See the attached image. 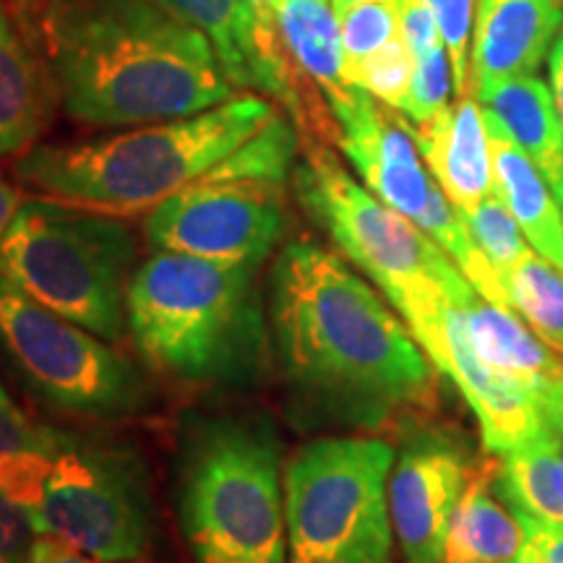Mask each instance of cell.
Wrapping results in <instances>:
<instances>
[{
  "mask_svg": "<svg viewBox=\"0 0 563 563\" xmlns=\"http://www.w3.org/2000/svg\"><path fill=\"white\" fill-rule=\"evenodd\" d=\"M40 439V426L21 412L11 394L0 384V456L32 446Z\"/></svg>",
  "mask_w": 563,
  "mask_h": 563,
  "instance_id": "obj_33",
  "label": "cell"
},
{
  "mask_svg": "<svg viewBox=\"0 0 563 563\" xmlns=\"http://www.w3.org/2000/svg\"><path fill=\"white\" fill-rule=\"evenodd\" d=\"M26 563H139V561H100L95 555L79 551V548L63 543L58 538L37 534L26 555Z\"/></svg>",
  "mask_w": 563,
  "mask_h": 563,
  "instance_id": "obj_35",
  "label": "cell"
},
{
  "mask_svg": "<svg viewBox=\"0 0 563 563\" xmlns=\"http://www.w3.org/2000/svg\"><path fill=\"white\" fill-rule=\"evenodd\" d=\"M154 251L264 266L285 232V186L209 170L150 211Z\"/></svg>",
  "mask_w": 563,
  "mask_h": 563,
  "instance_id": "obj_12",
  "label": "cell"
},
{
  "mask_svg": "<svg viewBox=\"0 0 563 563\" xmlns=\"http://www.w3.org/2000/svg\"><path fill=\"white\" fill-rule=\"evenodd\" d=\"M563 0H477L473 89L534 74L561 34Z\"/></svg>",
  "mask_w": 563,
  "mask_h": 563,
  "instance_id": "obj_15",
  "label": "cell"
},
{
  "mask_svg": "<svg viewBox=\"0 0 563 563\" xmlns=\"http://www.w3.org/2000/svg\"><path fill=\"white\" fill-rule=\"evenodd\" d=\"M0 496L34 534L100 561H139L152 548L150 473L129 441L40 426L32 446L0 456Z\"/></svg>",
  "mask_w": 563,
  "mask_h": 563,
  "instance_id": "obj_5",
  "label": "cell"
},
{
  "mask_svg": "<svg viewBox=\"0 0 563 563\" xmlns=\"http://www.w3.org/2000/svg\"><path fill=\"white\" fill-rule=\"evenodd\" d=\"M361 3H368V0H332V9L334 13H342L352 9V5H361Z\"/></svg>",
  "mask_w": 563,
  "mask_h": 563,
  "instance_id": "obj_40",
  "label": "cell"
},
{
  "mask_svg": "<svg viewBox=\"0 0 563 563\" xmlns=\"http://www.w3.org/2000/svg\"><path fill=\"white\" fill-rule=\"evenodd\" d=\"M42 32L55 91L81 123L173 121L235 97L207 34L159 0H45Z\"/></svg>",
  "mask_w": 563,
  "mask_h": 563,
  "instance_id": "obj_2",
  "label": "cell"
},
{
  "mask_svg": "<svg viewBox=\"0 0 563 563\" xmlns=\"http://www.w3.org/2000/svg\"><path fill=\"white\" fill-rule=\"evenodd\" d=\"M274 19L290 60L323 100L329 102L350 89L340 19L329 0H279Z\"/></svg>",
  "mask_w": 563,
  "mask_h": 563,
  "instance_id": "obj_23",
  "label": "cell"
},
{
  "mask_svg": "<svg viewBox=\"0 0 563 563\" xmlns=\"http://www.w3.org/2000/svg\"><path fill=\"white\" fill-rule=\"evenodd\" d=\"M399 3V37L405 40L412 58H420L441 45L439 24L428 0H397Z\"/></svg>",
  "mask_w": 563,
  "mask_h": 563,
  "instance_id": "obj_31",
  "label": "cell"
},
{
  "mask_svg": "<svg viewBox=\"0 0 563 563\" xmlns=\"http://www.w3.org/2000/svg\"><path fill=\"white\" fill-rule=\"evenodd\" d=\"M493 159V188L522 228L534 253L563 272V214L538 165L514 144L504 125L483 110Z\"/></svg>",
  "mask_w": 563,
  "mask_h": 563,
  "instance_id": "obj_17",
  "label": "cell"
},
{
  "mask_svg": "<svg viewBox=\"0 0 563 563\" xmlns=\"http://www.w3.org/2000/svg\"><path fill=\"white\" fill-rule=\"evenodd\" d=\"M412 70V53L407 51L405 40L397 34L391 42H386L382 51H376L361 66L352 68L347 74V84L365 89L371 97H376L378 102L389 104L394 110H402L407 91H410Z\"/></svg>",
  "mask_w": 563,
  "mask_h": 563,
  "instance_id": "obj_28",
  "label": "cell"
},
{
  "mask_svg": "<svg viewBox=\"0 0 563 563\" xmlns=\"http://www.w3.org/2000/svg\"><path fill=\"white\" fill-rule=\"evenodd\" d=\"M454 89V74H452V60H449L446 47L435 45L433 51H428L420 58H415V70L410 91H407V100L402 104V115L412 125H422L433 121L439 112L449 108V97Z\"/></svg>",
  "mask_w": 563,
  "mask_h": 563,
  "instance_id": "obj_29",
  "label": "cell"
},
{
  "mask_svg": "<svg viewBox=\"0 0 563 563\" xmlns=\"http://www.w3.org/2000/svg\"><path fill=\"white\" fill-rule=\"evenodd\" d=\"M456 306H460L464 336L475 355L488 368L527 384L540 397V389L563 365L551 344L532 334L517 311L485 300L473 285L460 295Z\"/></svg>",
  "mask_w": 563,
  "mask_h": 563,
  "instance_id": "obj_18",
  "label": "cell"
},
{
  "mask_svg": "<svg viewBox=\"0 0 563 563\" xmlns=\"http://www.w3.org/2000/svg\"><path fill=\"white\" fill-rule=\"evenodd\" d=\"M412 133L428 170L456 211H473L496 191L483 104L473 89L433 121L412 125Z\"/></svg>",
  "mask_w": 563,
  "mask_h": 563,
  "instance_id": "obj_16",
  "label": "cell"
},
{
  "mask_svg": "<svg viewBox=\"0 0 563 563\" xmlns=\"http://www.w3.org/2000/svg\"><path fill=\"white\" fill-rule=\"evenodd\" d=\"M292 180L302 209L327 230L342 256L373 279L418 344L431 340L449 300L470 282L452 256L352 178L327 146H308Z\"/></svg>",
  "mask_w": 563,
  "mask_h": 563,
  "instance_id": "obj_7",
  "label": "cell"
},
{
  "mask_svg": "<svg viewBox=\"0 0 563 563\" xmlns=\"http://www.w3.org/2000/svg\"><path fill=\"white\" fill-rule=\"evenodd\" d=\"M21 203H24V201H21L16 188H13L11 183H5L3 175H0V241H3L5 230L11 228L13 217H16Z\"/></svg>",
  "mask_w": 563,
  "mask_h": 563,
  "instance_id": "obj_38",
  "label": "cell"
},
{
  "mask_svg": "<svg viewBox=\"0 0 563 563\" xmlns=\"http://www.w3.org/2000/svg\"><path fill=\"white\" fill-rule=\"evenodd\" d=\"M551 191L555 196V201H559V209H561V214H563V173H561V178L551 186Z\"/></svg>",
  "mask_w": 563,
  "mask_h": 563,
  "instance_id": "obj_41",
  "label": "cell"
},
{
  "mask_svg": "<svg viewBox=\"0 0 563 563\" xmlns=\"http://www.w3.org/2000/svg\"><path fill=\"white\" fill-rule=\"evenodd\" d=\"M525 545L522 519L498 498L488 477L473 475L449 522L441 563H514Z\"/></svg>",
  "mask_w": 563,
  "mask_h": 563,
  "instance_id": "obj_22",
  "label": "cell"
},
{
  "mask_svg": "<svg viewBox=\"0 0 563 563\" xmlns=\"http://www.w3.org/2000/svg\"><path fill=\"white\" fill-rule=\"evenodd\" d=\"M538 402L548 426H551L553 431L563 439V365L553 373L551 382L540 389Z\"/></svg>",
  "mask_w": 563,
  "mask_h": 563,
  "instance_id": "obj_36",
  "label": "cell"
},
{
  "mask_svg": "<svg viewBox=\"0 0 563 563\" xmlns=\"http://www.w3.org/2000/svg\"><path fill=\"white\" fill-rule=\"evenodd\" d=\"M490 477L498 498L519 519L563 527V439L551 426L540 428L501 456Z\"/></svg>",
  "mask_w": 563,
  "mask_h": 563,
  "instance_id": "obj_21",
  "label": "cell"
},
{
  "mask_svg": "<svg viewBox=\"0 0 563 563\" xmlns=\"http://www.w3.org/2000/svg\"><path fill=\"white\" fill-rule=\"evenodd\" d=\"M527 545L514 563H563V527L522 519Z\"/></svg>",
  "mask_w": 563,
  "mask_h": 563,
  "instance_id": "obj_34",
  "label": "cell"
},
{
  "mask_svg": "<svg viewBox=\"0 0 563 563\" xmlns=\"http://www.w3.org/2000/svg\"><path fill=\"white\" fill-rule=\"evenodd\" d=\"M548 79H551L548 87H551L555 110H559V118L563 125V30L559 37H555L551 51H548Z\"/></svg>",
  "mask_w": 563,
  "mask_h": 563,
  "instance_id": "obj_37",
  "label": "cell"
},
{
  "mask_svg": "<svg viewBox=\"0 0 563 563\" xmlns=\"http://www.w3.org/2000/svg\"><path fill=\"white\" fill-rule=\"evenodd\" d=\"M336 19H340L342 32L344 76L399 34L397 0H368V3L336 13Z\"/></svg>",
  "mask_w": 563,
  "mask_h": 563,
  "instance_id": "obj_27",
  "label": "cell"
},
{
  "mask_svg": "<svg viewBox=\"0 0 563 563\" xmlns=\"http://www.w3.org/2000/svg\"><path fill=\"white\" fill-rule=\"evenodd\" d=\"M258 264L154 251L133 272L125 319L162 376L199 389H251L269 373L272 332Z\"/></svg>",
  "mask_w": 563,
  "mask_h": 563,
  "instance_id": "obj_3",
  "label": "cell"
},
{
  "mask_svg": "<svg viewBox=\"0 0 563 563\" xmlns=\"http://www.w3.org/2000/svg\"><path fill=\"white\" fill-rule=\"evenodd\" d=\"M327 104L336 123V141L365 188L426 230L462 274H481L485 269L483 251L428 170L410 121L357 87L332 97Z\"/></svg>",
  "mask_w": 563,
  "mask_h": 563,
  "instance_id": "obj_11",
  "label": "cell"
},
{
  "mask_svg": "<svg viewBox=\"0 0 563 563\" xmlns=\"http://www.w3.org/2000/svg\"><path fill=\"white\" fill-rule=\"evenodd\" d=\"M460 214L477 249L483 251V256L496 269L498 279L532 251L522 228L514 220L511 211L506 209V203L498 199L496 191L477 203L473 211H460Z\"/></svg>",
  "mask_w": 563,
  "mask_h": 563,
  "instance_id": "obj_26",
  "label": "cell"
},
{
  "mask_svg": "<svg viewBox=\"0 0 563 563\" xmlns=\"http://www.w3.org/2000/svg\"><path fill=\"white\" fill-rule=\"evenodd\" d=\"M34 538L24 511L0 496V563H26Z\"/></svg>",
  "mask_w": 563,
  "mask_h": 563,
  "instance_id": "obj_32",
  "label": "cell"
},
{
  "mask_svg": "<svg viewBox=\"0 0 563 563\" xmlns=\"http://www.w3.org/2000/svg\"><path fill=\"white\" fill-rule=\"evenodd\" d=\"M467 441L443 426H407L389 475L394 538L405 563H441L443 540L473 481Z\"/></svg>",
  "mask_w": 563,
  "mask_h": 563,
  "instance_id": "obj_13",
  "label": "cell"
},
{
  "mask_svg": "<svg viewBox=\"0 0 563 563\" xmlns=\"http://www.w3.org/2000/svg\"><path fill=\"white\" fill-rule=\"evenodd\" d=\"M167 11L207 34L232 87L253 89V34L245 0H159Z\"/></svg>",
  "mask_w": 563,
  "mask_h": 563,
  "instance_id": "obj_24",
  "label": "cell"
},
{
  "mask_svg": "<svg viewBox=\"0 0 563 563\" xmlns=\"http://www.w3.org/2000/svg\"><path fill=\"white\" fill-rule=\"evenodd\" d=\"M435 13V24L449 60H452L456 97L473 89V53L475 40V0H428ZM475 91V89H473Z\"/></svg>",
  "mask_w": 563,
  "mask_h": 563,
  "instance_id": "obj_30",
  "label": "cell"
},
{
  "mask_svg": "<svg viewBox=\"0 0 563 563\" xmlns=\"http://www.w3.org/2000/svg\"><path fill=\"white\" fill-rule=\"evenodd\" d=\"M269 100L238 95L188 118L157 121L112 136L32 146L16 178L42 199L100 214L152 211L203 178L272 121Z\"/></svg>",
  "mask_w": 563,
  "mask_h": 563,
  "instance_id": "obj_4",
  "label": "cell"
},
{
  "mask_svg": "<svg viewBox=\"0 0 563 563\" xmlns=\"http://www.w3.org/2000/svg\"><path fill=\"white\" fill-rule=\"evenodd\" d=\"M394 454L365 433L302 443L285 467L287 563H391Z\"/></svg>",
  "mask_w": 563,
  "mask_h": 563,
  "instance_id": "obj_9",
  "label": "cell"
},
{
  "mask_svg": "<svg viewBox=\"0 0 563 563\" xmlns=\"http://www.w3.org/2000/svg\"><path fill=\"white\" fill-rule=\"evenodd\" d=\"M277 3H279V0H245V5H249L251 24H253V21L272 19L274 11H277Z\"/></svg>",
  "mask_w": 563,
  "mask_h": 563,
  "instance_id": "obj_39",
  "label": "cell"
},
{
  "mask_svg": "<svg viewBox=\"0 0 563 563\" xmlns=\"http://www.w3.org/2000/svg\"><path fill=\"white\" fill-rule=\"evenodd\" d=\"M175 501L196 563H287L282 441L269 415H188Z\"/></svg>",
  "mask_w": 563,
  "mask_h": 563,
  "instance_id": "obj_6",
  "label": "cell"
},
{
  "mask_svg": "<svg viewBox=\"0 0 563 563\" xmlns=\"http://www.w3.org/2000/svg\"><path fill=\"white\" fill-rule=\"evenodd\" d=\"M477 100L553 186L563 173V125L551 87L540 76L522 74L483 91Z\"/></svg>",
  "mask_w": 563,
  "mask_h": 563,
  "instance_id": "obj_20",
  "label": "cell"
},
{
  "mask_svg": "<svg viewBox=\"0 0 563 563\" xmlns=\"http://www.w3.org/2000/svg\"><path fill=\"white\" fill-rule=\"evenodd\" d=\"M53 89L0 3V157L32 150L51 115Z\"/></svg>",
  "mask_w": 563,
  "mask_h": 563,
  "instance_id": "obj_19",
  "label": "cell"
},
{
  "mask_svg": "<svg viewBox=\"0 0 563 563\" xmlns=\"http://www.w3.org/2000/svg\"><path fill=\"white\" fill-rule=\"evenodd\" d=\"M0 352L34 397L66 415L118 420L152 402L144 373L108 340L47 311L5 279H0Z\"/></svg>",
  "mask_w": 563,
  "mask_h": 563,
  "instance_id": "obj_10",
  "label": "cell"
},
{
  "mask_svg": "<svg viewBox=\"0 0 563 563\" xmlns=\"http://www.w3.org/2000/svg\"><path fill=\"white\" fill-rule=\"evenodd\" d=\"M514 311L563 355V272L530 251L501 277Z\"/></svg>",
  "mask_w": 563,
  "mask_h": 563,
  "instance_id": "obj_25",
  "label": "cell"
},
{
  "mask_svg": "<svg viewBox=\"0 0 563 563\" xmlns=\"http://www.w3.org/2000/svg\"><path fill=\"white\" fill-rule=\"evenodd\" d=\"M266 311L295 426L376 431L431 397L435 365L402 316L323 245H282Z\"/></svg>",
  "mask_w": 563,
  "mask_h": 563,
  "instance_id": "obj_1",
  "label": "cell"
},
{
  "mask_svg": "<svg viewBox=\"0 0 563 563\" xmlns=\"http://www.w3.org/2000/svg\"><path fill=\"white\" fill-rule=\"evenodd\" d=\"M133 264L136 241L123 222L42 196L21 203L0 241V279L108 342L129 327Z\"/></svg>",
  "mask_w": 563,
  "mask_h": 563,
  "instance_id": "obj_8",
  "label": "cell"
},
{
  "mask_svg": "<svg viewBox=\"0 0 563 563\" xmlns=\"http://www.w3.org/2000/svg\"><path fill=\"white\" fill-rule=\"evenodd\" d=\"M467 287L470 282L449 300L441 329L422 344V352L431 357L435 371L452 378L462 397L467 399L470 410L475 412L477 426H481L485 452L504 456L538 433L545 426V418L540 412L538 391L488 368L470 347L462 329L460 306H456V300Z\"/></svg>",
  "mask_w": 563,
  "mask_h": 563,
  "instance_id": "obj_14",
  "label": "cell"
}]
</instances>
